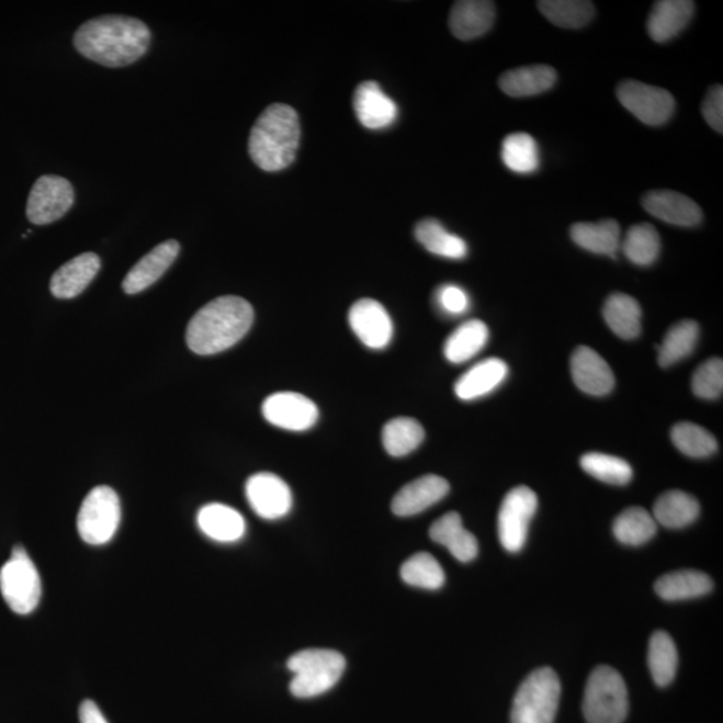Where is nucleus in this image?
I'll list each match as a JSON object with an SVG mask.
<instances>
[{
	"mask_svg": "<svg viewBox=\"0 0 723 723\" xmlns=\"http://www.w3.org/2000/svg\"><path fill=\"white\" fill-rule=\"evenodd\" d=\"M150 30L136 18L103 15L83 23L75 35V46L83 57L106 68H124L147 53Z\"/></svg>",
	"mask_w": 723,
	"mask_h": 723,
	"instance_id": "obj_1",
	"label": "nucleus"
},
{
	"mask_svg": "<svg viewBox=\"0 0 723 723\" xmlns=\"http://www.w3.org/2000/svg\"><path fill=\"white\" fill-rule=\"evenodd\" d=\"M253 324V308L240 296L217 297L188 325L187 344L194 354L214 355L240 342Z\"/></svg>",
	"mask_w": 723,
	"mask_h": 723,
	"instance_id": "obj_2",
	"label": "nucleus"
},
{
	"mask_svg": "<svg viewBox=\"0 0 723 723\" xmlns=\"http://www.w3.org/2000/svg\"><path fill=\"white\" fill-rule=\"evenodd\" d=\"M300 142L301 125L295 109L273 103L252 127L249 156L266 172H278L294 162Z\"/></svg>",
	"mask_w": 723,
	"mask_h": 723,
	"instance_id": "obj_3",
	"label": "nucleus"
},
{
	"mask_svg": "<svg viewBox=\"0 0 723 723\" xmlns=\"http://www.w3.org/2000/svg\"><path fill=\"white\" fill-rule=\"evenodd\" d=\"M287 667L294 674L290 685L293 696L314 698L339 682L346 670V659L334 649L309 648L291 656Z\"/></svg>",
	"mask_w": 723,
	"mask_h": 723,
	"instance_id": "obj_4",
	"label": "nucleus"
},
{
	"mask_svg": "<svg viewBox=\"0 0 723 723\" xmlns=\"http://www.w3.org/2000/svg\"><path fill=\"white\" fill-rule=\"evenodd\" d=\"M583 713L588 723H622L629 714V692L615 668L599 666L587 680Z\"/></svg>",
	"mask_w": 723,
	"mask_h": 723,
	"instance_id": "obj_5",
	"label": "nucleus"
},
{
	"mask_svg": "<svg viewBox=\"0 0 723 723\" xmlns=\"http://www.w3.org/2000/svg\"><path fill=\"white\" fill-rule=\"evenodd\" d=\"M562 686L550 667L538 668L528 676L516 692L512 723H554L561 700Z\"/></svg>",
	"mask_w": 723,
	"mask_h": 723,
	"instance_id": "obj_6",
	"label": "nucleus"
},
{
	"mask_svg": "<svg viewBox=\"0 0 723 723\" xmlns=\"http://www.w3.org/2000/svg\"><path fill=\"white\" fill-rule=\"evenodd\" d=\"M0 592L10 609L20 615L32 613L39 605L41 577L22 545L14 546L10 561L0 569Z\"/></svg>",
	"mask_w": 723,
	"mask_h": 723,
	"instance_id": "obj_7",
	"label": "nucleus"
},
{
	"mask_svg": "<svg viewBox=\"0 0 723 723\" xmlns=\"http://www.w3.org/2000/svg\"><path fill=\"white\" fill-rule=\"evenodd\" d=\"M121 522L120 497L102 485L91 489L78 512L77 528L84 543L103 545L114 538Z\"/></svg>",
	"mask_w": 723,
	"mask_h": 723,
	"instance_id": "obj_8",
	"label": "nucleus"
},
{
	"mask_svg": "<svg viewBox=\"0 0 723 723\" xmlns=\"http://www.w3.org/2000/svg\"><path fill=\"white\" fill-rule=\"evenodd\" d=\"M538 510V496L528 486L510 489L498 512V538L508 552H519L526 545L528 530Z\"/></svg>",
	"mask_w": 723,
	"mask_h": 723,
	"instance_id": "obj_9",
	"label": "nucleus"
},
{
	"mask_svg": "<svg viewBox=\"0 0 723 723\" xmlns=\"http://www.w3.org/2000/svg\"><path fill=\"white\" fill-rule=\"evenodd\" d=\"M75 204V190L59 176L46 174L36 180L29 194L26 215L36 226H46L63 218Z\"/></svg>",
	"mask_w": 723,
	"mask_h": 723,
	"instance_id": "obj_10",
	"label": "nucleus"
},
{
	"mask_svg": "<svg viewBox=\"0 0 723 723\" xmlns=\"http://www.w3.org/2000/svg\"><path fill=\"white\" fill-rule=\"evenodd\" d=\"M617 95L630 113L649 126L666 124L676 111V101L667 90L640 81L622 82L617 89Z\"/></svg>",
	"mask_w": 723,
	"mask_h": 723,
	"instance_id": "obj_11",
	"label": "nucleus"
},
{
	"mask_svg": "<svg viewBox=\"0 0 723 723\" xmlns=\"http://www.w3.org/2000/svg\"><path fill=\"white\" fill-rule=\"evenodd\" d=\"M263 416L273 427L290 431H306L317 423L319 410L312 399L294 392H279L266 398Z\"/></svg>",
	"mask_w": 723,
	"mask_h": 723,
	"instance_id": "obj_12",
	"label": "nucleus"
},
{
	"mask_svg": "<svg viewBox=\"0 0 723 723\" xmlns=\"http://www.w3.org/2000/svg\"><path fill=\"white\" fill-rule=\"evenodd\" d=\"M246 496L253 512L264 520L282 519L293 508L290 486L273 473H257L249 477Z\"/></svg>",
	"mask_w": 723,
	"mask_h": 723,
	"instance_id": "obj_13",
	"label": "nucleus"
},
{
	"mask_svg": "<svg viewBox=\"0 0 723 723\" xmlns=\"http://www.w3.org/2000/svg\"><path fill=\"white\" fill-rule=\"evenodd\" d=\"M349 324L358 339L369 349L382 350L393 339V321L386 308L374 300H361L351 306Z\"/></svg>",
	"mask_w": 723,
	"mask_h": 723,
	"instance_id": "obj_14",
	"label": "nucleus"
},
{
	"mask_svg": "<svg viewBox=\"0 0 723 723\" xmlns=\"http://www.w3.org/2000/svg\"><path fill=\"white\" fill-rule=\"evenodd\" d=\"M571 374L575 385L589 396H607L615 386V376L603 358L587 346H580L571 358Z\"/></svg>",
	"mask_w": 723,
	"mask_h": 723,
	"instance_id": "obj_15",
	"label": "nucleus"
},
{
	"mask_svg": "<svg viewBox=\"0 0 723 723\" xmlns=\"http://www.w3.org/2000/svg\"><path fill=\"white\" fill-rule=\"evenodd\" d=\"M643 208L659 221L677 227H696L702 222L700 205L674 191H652L642 200Z\"/></svg>",
	"mask_w": 723,
	"mask_h": 723,
	"instance_id": "obj_16",
	"label": "nucleus"
},
{
	"mask_svg": "<svg viewBox=\"0 0 723 723\" xmlns=\"http://www.w3.org/2000/svg\"><path fill=\"white\" fill-rule=\"evenodd\" d=\"M449 483L436 475L422 476L404 486L393 498L392 510L399 518H410L440 502L449 494Z\"/></svg>",
	"mask_w": 723,
	"mask_h": 723,
	"instance_id": "obj_17",
	"label": "nucleus"
},
{
	"mask_svg": "<svg viewBox=\"0 0 723 723\" xmlns=\"http://www.w3.org/2000/svg\"><path fill=\"white\" fill-rule=\"evenodd\" d=\"M180 245L176 240L162 241L161 245L151 249V251L142 260H138L133 269L127 272L123 282V290L127 295L143 293L150 287L166 273L176 258L179 257Z\"/></svg>",
	"mask_w": 723,
	"mask_h": 723,
	"instance_id": "obj_18",
	"label": "nucleus"
},
{
	"mask_svg": "<svg viewBox=\"0 0 723 723\" xmlns=\"http://www.w3.org/2000/svg\"><path fill=\"white\" fill-rule=\"evenodd\" d=\"M352 105L358 120L368 129H385L397 120L396 102L374 81L363 82L355 89Z\"/></svg>",
	"mask_w": 723,
	"mask_h": 723,
	"instance_id": "obj_19",
	"label": "nucleus"
},
{
	"mask_svg": "<svg viewBox=\"0 0 723 723\" xmlns=\"http://www.w3.org/2000/svg\"><path fill=\"white\" fill-rule=\"evenodd\" d=\"M101 269V259L93 252H84L54 273L50 282L52 294L58 300H72L81 295L93 282Z\"/></svg>",
	"mask_w": 723,
	"mask_h": 723,
	"instance_id": "obj_20",
	"label": "nucleus"
},
{
	"mask_svg": "<svg viewBox=\"0 0 723 723\" xmlns=\"http://www.w3.org/2000/svg\"><path fill=\"white\" fill-rule=\"evenodd\" d=\"M495 16V3L485 0H461L453 5L449 16V27L455 38L476 39L489 32Z\"/></svg>",
	"mask_w": 723,
	"mask_h": 723,
	"instance_id": "obj_21",
	"label": "nucleus"
},
{
	"mask_svg": "<svg viewBox=\"0 0 723 723\" xmlns=\"http://www.w3.org/2000/svg\"><path fill=\"white\" fill-rule=\"evenodd\" d=\"M696 4L689 0H662L656 2L647 21V30L653 41L665 44L688 26L694 15Z\"/></svg>",
	"mask_w": 723,
	"mask_h": 723,
	"instance_id": "obj_22",
	"label": "nucleus"
},
{
	"mask_svg": "<svg viewBox=\"0 0 723 723\" xmlns=\"http://www.w3.org/2000/svg\"><path fill=\"white\" fill-rule=\"evenodd\" d=\"M508 372V364L498 358L478 362L455 382V396L463 400L488 396L507 380Z\"/></svg>",
	"mask_w": 723,
	"mask_h": 723,
	"instance_id": "obj_23",
	"label": "nucleus"
},
{
	"mask_svg": "<svg viewBox=\"0 0 723 723\" xmlns=\"http://www.w3.org/2000/svg\"><path fill=\"white\" fill-rule=\"evenodd\" d=\"M429 534L433 542L447 546L461 563H470L478 554L477 539L465 530L463 519L457 512H449L436 520Z\"/></svg>",
	"mask_w": 723,
	"mask_h": 723,
	"instance_id": "obj_24",
	"label": "nucleus"
},
{
	"mask_svg": "<svg viewBox=\"0 0 723 723\" xmlns=\"http://www.w3.org/2000/svg\"><path fill=\"white\" fill-rule=\"evenodd\" d=\"M200 530L218 543L238 542L246 533V520L238 510L224 504H208L199 510Z\"/></svg>",
	"mask_w": 723,
	"mask_h": 723,
	"instance_id": "obj_25",
	"label": "nucleus"
},
{
	"mask_svg": "<svg viewBox=\"0 0 723 723\" xmlns=\"http://www.w3.org/2000/svg\"><path fill=\"white\" fill-rule=\"evenodd\" d=\"M576 246L588 252L615 258L622 245L621 227L615 221L577 223L571 228Z\"/></svg>",
	"mask_w": 723,
	"mask_h": 723,
	"instance_id": "obj_26",
	"label": "nucleus"
},
{
	"mask_svg": "<svg viewBox=\"0 0 723 723\" xmlns=\"http://www.w3.org/2000/svg\"><path fill=\"white\" fill-rule=\"evenodd\" d=\"M556 78V71L551 66L534 65L507 71L498 83L504 93L521 99V97L542 94L554 88Z\"/></svg>",
	"mask_w": 723,
	"mask_h": 723,
	"instance_id": "obj_27",
	"label": "nucleus"
},
{
	"mask_svg": "<svg viewBox=\"0 0 723 723\" xmlns=\"http://www.w3.org/2000/svg\"><path fill=\"white\" fill-rule=\"evenodd\" d=\"M700 502L682 490H668L656 500L654 520L670 530H679L694 522L700 515Z\"/></svg>",
	"mask_w": 723,
	"mask_h": 723,
	"instance_id": "obj_28",
	"label": "nucleus"
},
{
	"mask_svg": "<svg viewBox=\"0 0 723 723\" xmlns=\"http://www.w3.org/2000/svg\"><path fill=\"white\" fill-rule=\"evenodd\" d=\"M713 589V581L707 574L694 569L676 571L662 576L655 583V591L668 601L688 600L703 597Z\"/></svg>",
	"mask_w": 723,
	"mask_h": 723,
	"instance_id": "obj_29",
	"label": "nucleus"
},
{
	"mask_svg": "<svg viewBox=\"0 0 723 723\" xmlns=\"http://www.w3.org/2000/svg\"><path fill=\"white\" fill-rule=\"evenodd\" d=\"M606 324L622 339H635L642 331V308L633 296L612 294L603 307Z\"/></svg>",
	"mask_w": 723,
	"mask_h": 723,
	"instance_id": "obj_30",
	"label": "nucleus"
},
{
	"mask_svg": "<svg viewBox=\"0 0 723 723\" xmlns=\"http://www.w3.org/2000/svg\"><path fill=\"white\" fill-rule=\"evenodd\" d=\"M489 339L488 326L473 319L455 328L443 346V354L449 362L464 363L476 357Z\"/></svg>",
	"mask_w": 723,
	"mask_h": 723,
	"instance_id": "obj_31",
	"label": "nucleus"
},
{
	"mask_svg": "<svg viewBox=\"0 0 723 723\" xmlns=\"http://www.w3.org/2000/svg\"><path fill=\"white\" fill-rule=\"evenodd\" d=\"M416 238L419 245L437 257L461 260L467 255L466 242L443 228L436 218H425L416 227Z\"/></svg>",
	"mask_w": 723,
	"mask_h": 723,
	"instance_id": "obj_32",
	"label": "nucleus"
},
{
	"mask_svg": "<svg viewBox=\"0 0 723 723\" xmlns=\"http://www.w3.org/2000/svg\"><path fill=\"white\" fill-rule=\"evenodd\" d=\"M648 668L654 682L665 688L676 678L678 652L676 643L666 631H656L648 644Z\"/></svg>",
	"mask_w": 723,
	"mask_h": 723,
	"instance_id": "obj_33",
	"label": "nucleus"
},
{
	"mask_svg": "<svg viewBox=\"0 0 723 723\" xmlns=\"http://www.w3.org/2000/svg\"><path fill=\"white\" fill-rule=\"evenodd\" d=\"M423 439L422 425L415 418H394L382 430V442H384L386 452L393 457H404V455L415 452Z\"/></svg>",
	"mask_w": 723,
	"mask_h": 723,
	"instance_id": "obj_34",
	"label": "nucleus"
},
{
	"mask_svg": "<svg viewBox=\"0 0 723 723\" xmlns=\"http://www.w3.org/2000/svg\"><path fill=\"white\" fill-rule=\"evenodd\" d=\"M700 326L694 320H682L667 331L664 342L658 348L660 368H670L694 351Z\"/></svg>",
	"mask_w": 723,
	"mask_h": 723,
	"instance_id": "obj_35",
	"label": "nucleus"
},
{
	"mask_svg": "<svg viewBox=\"0 0 723 723\" xmlns=\"http://www.w3.org/2000/svg\"><path fill=\"white\" fill-rule=\"evenodd\" d=\"M658 524L646 509L633 507L623 510L613 521L612 531L618 542L625 545H642L655 536Z\"/></svg>",
	"mask_w": 723,
	"mask_h": 723,
	"instance_id": "obj_36",
	"label": "nucleus"
},
{
	"mask_svg": "<svg viewBox=\"0 0 723 723\" xmlns=\"http://www.w3.org/2000/svg\"><path fill=\"white\" fill-rule=\"evenodd\" d=\"M501 159L515 173L536 172L540 166L538 143L528 133H512L502 142Z\"/></svg>",
	"mask_w": 723,
	"mask_h": 723,
	"instance_id": "obj_37",
	"label": "nucleus"
},
{
	"mask_svg": "<svg viewBox=\"0 0 723 723\" xmlns=\"http://www.w3.org/2000/svg\"><path fill=\"white\" fill-rule=\"evenodd\" d=\"M538 8L546 20L563 29L585 27L595 16L594 4L583 0H543Z\"/></svg>",
	"mask_w": 723,
	"mask_h": 723,
	"instance_id": "obj_38",
	"label": "nucleus"
},
{
	"mask_svg": "<svg viewBox=\"0 0 723 723\" xmlns=\"http://www.w3.org/2000/svg\"><path fill=\"white\" fill-rule=\"evenodd\" d=\"M621 248L631 263L652 266L660 253V238L652 224H636L625 234Z\"/></svg>",
	"mask_w": 723,
	"mask_h": 723,
	"instance_id": "obj_39",
	"label": "nucleus"
},
{
	"mask_svg": "<svg viewBox=\"0 0 723 723\" xmlns=\"http://www.w3.org/2000/svg\"><path fill=\"white\" fill-rule=\"evenodd\" d=\"M671 440L679 452L692 459H707L716 452L719 442L700 425L679 422L671 430Z\"/></svg>",
	"mask_w": 723,
	"mask_h": 723,
	"instance_id": "obj_40",
	"label": "nucleus"
},
{
	"mask_svg": "<svg viewBox=\"0 0 723 723\" xmlns=\"http://www.w3.org/2000/svg\"><path fill=\"white\" fill-rule=\"evenodd\" d=\"M580 465L589 476L611 485L629 484L634 475L628 461L605 453H587L583 455Z\"/></svg>",
	"mask_w": 723,
	"mask_h": 723,
	"instance_id": "obj_41",
	"label": "nucleus"
},
{
	"mask_svg": "<svg viewBox=\"0 0 723 723\" xmlns=\"http://www.w3.org/2000/svg\"><path fill=\"white\" fill-rule=\"evenodd\" d=\"M400 577L406 585L423 589H439L445 583L441 564L427 552L407 558L400 567Z\"/></svg>",
	"mask_w": 723,
	"mask_h": 723,
	"instance_id": "obj_42",
	"label": "nucleus"
},
{
	"mask_svg": "<svg viewBox=\"0 0 723 723\" xmlns=\"http://www.w3.org/2000/svg\"><path fill=\"white\" fill-rule=\"evenodd\" d=\"M692 392L702 399H716L723 392V362L712 358L701 364L692 376Z\"/></svg>",
	"mask_w": 723,
	"mask_h": 723,
	"instance_id": "obj_43",
	"label": "nucleus"
},
{
	"mask_svg": "<svg viewBox=\"0 0 723 723\" xmlns=\"http://www.w3.org/2000/svg\"><path fill=\"white\" fill-rule=\"evenodd\" d=\"M437 306L442 313L459 317L470 309L471 300L464 289L455 284H443L436 293Z\"/></svg>",
	"mask_w": 723,
	"mask_h": 723,
	"instance_id": "obj_44",
	"label": "nucleus"
},
{
	"mask_svg": "<svg viewBox=\"0 0 723 723\" xmlns=\"http://www.w3.org/2000/svg\"><path fill=\"white\" fill-rule=\"evenodd\" d=\"M702 114L704 121L713 127L715 132H723V88L716 84L709 90L702 103Z\"/></svg>",
	"mask_w": 723,
	"mask_h": 723,
	"instance_id": "obj_45",
	"label": "nucleus"
},
{
	"mask_svg": "<svg viewBox=\"0 0 723 723\" xmlns=\"http://www.w3.org/2000/svg\"><path fill=\"white\" fill-rule=\"evenodd\" d=\"M81 723H109L97 703L90 700L83 701L80 707Z\"/></svg>",
	"mask_w": 723,
	"mask_h": 723,
	"instance_id": "obj_46",
	"label": "nucleus"
}]
</instances>
